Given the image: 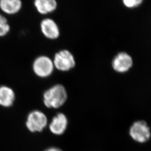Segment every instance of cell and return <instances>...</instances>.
Instances as JSON below:
<instances>
[{
  "instance_id": "cell-1",
  "label": "cell",
  "mask_w": 151,
  "mask_h": 151,
  "mask_svg": "<svg viewBox=\"0 0 151 151\" xmlns=\"http://www.w3.org/2000/svg\"><path fill=\"white\" fill-rule=\"evenodd\" d=\"M68 99L67 90L63 84H56L45 91L43 103L49 109H57L63 107Z\"/></svg>"
},
{
  "instance_id": "cell-2",
  "label": "cell",
  "mask_w": 151,
  "mask_h": 151,
  "mask_svg": "<svg viewBox=\"0 0 151 151\" xmlns=\"http://www.w3.org/2000/svg\"><path fill=\"white\" fill-rule=\"evenodd\" d=\"M49 123L47 116L43 111L34 110L27 114L25 125L30 133H41L48 126Z\"/></svg>"
},
{
  "instance_id": "cell-3",
  "label": "cell",
  "mask_w": 151,
  "mask_h": 151,
  "mask_svg": "<svg viewBox=\"0 0 151 151\" xmlns=\"http://www.w3.org/2000/svg\"><path fill=\"white\" fill-rule=\"evenodd\" d=\"M54 68L62 73H68L76 66L73 54L67 49H62L54 54L52 59Z\"/></svg>"
},
{
  "instance_id": "cell-4",
  "label": "cell",
  "mask_w": 151,
  "mask_h": 151,
  "mask_svg": "<svg viewBox=\"0 0 151 151\" xmlns=\"http://www.w3.org/2000/svg\"><path fill=\"white\" fill-rule=\"evenodd\" d=\"M52 59L46 55L36 57L32 63V70L36 76L42 78L50 76L54 71Z\"/></svg>"
},
{
  "instance_id": "cell-5",
  "label": "cell",
  "mask_w": 151,
  "mask_h": 151,
  "mask_svg": "<svg viewBox=\"0 0 151 151\" xmlns=\"http://www.w3.org/2000/svg\"><path fill=\"white\" fill-rule=\"evenodd\" d=\"M132 138L137 142H146L151 137V130L144 120L137 121L133 123L129 131Z\"/></svg>"
},
{
  "instance_id": "cell-6",
  "label": "cell",
  "mask_w": 151,
  "mask_h": 151,
  "mask_svg": "<svg viewBox=\"0 0 151 151\" xmlns=\"http://www.w3.org/2000/svg\"><path fill=\"white\" fill-rule=\"evenodd\" d=\"M133 66L131 56L125 51L118 52L111 61L113 70L119 73H127Z\"/></svg>"
},
{
  "instance_id": "cell-7",
  "label": "cell",
  "mask_w": 151,
  "mask_h": 151,
  "mask_svg": "<svg viewBox=\"0 0 151 151\" xmlns=\"http://www.w3.org/2000/svg\"><path fill=\"white\" fill-rule=\"evenodd\" d=\"M40 29L43 35L50 40H56L61 35V30L58 24L53 19L46 18L40 23Z\"/></svg>"
},
{
  "instance_id": "cell-8",
  "label": "cell",
  "mask_w": 151,
  "mask_h": 151,
  "mask_svg": "<svg viewBox=\"0 0 151 151\" xmlns=\"http://www.w3.org/2000/svg\"><path fill=\"white\" fill-rule=\"evenodd\" d=\"M68 119L66 114L58 113L49 123L48 128L51 134L57 136L64 134L67 129Z\"/></svg>"
},
{
  "instance_id": "cell-9",
  "label": "cell",
  "mask_w": 151,
  "mask_h": 151,
  "mask_svg": "<svg viewBox=\"0 0 151 151\" xmlns=\"http://www.w3.org/2000/svg\"><path fill=\"white\" fill-rule=\"evenodd\" d=\"M16 99L14 90L7 86H0V106L10 108L13 105Z\"/></svg>"
},
{
  "instance_id": "cell-10",
  "label": "cell",
  "mask_w": 151,
  "mask_h": 151,
  "mask_svg": "<svg viewBox=\"0 0 151 151\" xmlns=\"http://www.w3.org/2000/svg\"><path fill=\"white\" fill-rule=\"evenodd\" d=\"M34 6L38 13L46 15L55 12L58 8V2L55 0H36Z\"/></svg>"
},
{
  "instance_id": "cell-11",
  "label": "cell",
  "mask_w": 151,
  "mask_h": 151,
  "mask_svg": "<svg viewBox=\"0 0 151 151\" xmlns=\"http://www.w3.org/2000/svg\"><path fill=\"white\" fill-rule=\"evenodd\" d=\"M23 6L20 0H1L0 9L6 14L14 15L18 13Z\"/></svg>"
},
{
  "instance_id": "cell-12",
  "label": "cell",
  "mask_w": 151,
  "mask_h": 151,
  "mask_svg": "<svg viewBox=\"0 0 151 151\" xmlns=\"http://www.w3.org/2000/svg\"><path fill=\"white\" fill-rule=\"evenodd\" d=\"M10 30V26L6 17L0 13V37L6 35Z\"/></svg>"
},
{
  "instance_id": "cell-13",
  "label": "cell",
  "mask_w": 151,
  "mask_h": 151,
  "mask_svg": "<svg viewBox=\"0 0 151 151\" xmlns=\"http://www.w3.org/2000/svg\"><path fill=\"white\" fill-rule=\"evenodd\" d=\"M143 0H122L123 5L130 9H136L142 4Z\"/></svg>"
},
{
  "instance_id": "cell-14",
  "label": "cell",
  "mask_w": 151,
  "mask_h": 151,
  "mask_svg": "<svg viewBox=\"0 0 151 151\" xmlns=\"http://www.w3.org/2000/svg\"><path fill=\"white\" fill-rule=\"evenodd\" d=\"M43 151H63L61 149L59 148L58 147H55V146H51L45 149Z\"/></svg>"
}]
</instances>
